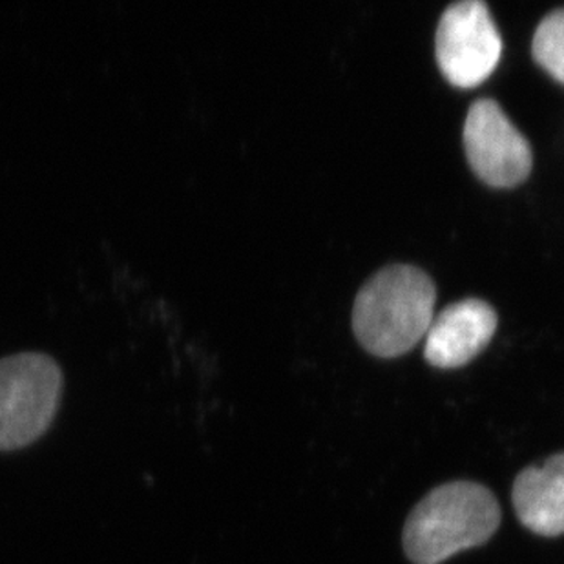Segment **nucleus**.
I'll list each match as a JSON object with an SVG mask.
<instances>
[{"label":"nucleus","mask_w":564,"mask_h":564,"mask_svg":"<svg viewBox=\"0 0 564 564\" xmlns=\"http://www.w3.org/2000/svg\"><path fill=\"white\" fill-rule=\"evenodd\" d=\"M437 289L413 265H391L375 274L352 310L358 341L380 358L402 357L426 336L435 318Z\"/></svg>","instance_id":"f257e3e1"},{"label":"nucleus","mask_w":564,"mask_h":564,"mask_svg":"<svg viewBox=\"0 0 564 564\" xmlns=\"http://www.w3.org/2000/svg\"><path fill=\"white\" fill-rule=\"evenodd\" d=\"M501 524L496 496L475 482H449L411 511L404 550L415 564H441L463 550L488 543Z\"/></svg>","instance_id":"f03ea898"},{"label":"nucleus","mask_w":564,"mask_h":564,"mask_svg":"<svg viewBox=\"0 0 564 564\" xmlns=\"http://www.w3.org/2000/svg\"><path fill=\"white\" fill-rule=\"evenodd\" d=\"M59 364L43 352H17L0 360V452L43 437L63 394Z\"/></svg>","instance_id":"7ed1b4c3"},{"label":"nucleus","mask_w":564,"mask_h":564,"mask_svg":"<svg viewBox=\"0 0 564 564\" xmlns=\"http://www.w3.org/2000/svg\"><path fill=\"white\" fill-rule=\"evenodd\" d=\"M437 63L442 75L457 88L485 83L501 61L502 39L490 10L480 0L452 4L437 30Z\"/></svg>","instance_id":"20e7f679"},{"label":"nucleus","mask_w":564,"mask_h":564,"mask_svg":"<svg viewBox=\"0 0 564 564\" xmlns=\"http://www.w3.org/2000/svg\"><path fill=\"white\" fill-rule=\"evenodd\" d=\"M464 149L475 174L490 187H517L532 172L530 143L491 99H479L469 107Z\"/></svg>","instance_id":"39448f33"},{"label":"nucleus","mask_w":564,"mask_h":564,"mask_svg":"<svg viewBox=\"0 0 564 564\" xmlns=\"http://www.w3.org/2000/svg\"><path fill=\"white\" fill-rule=\"evenodd\" d=\"M497 330V313L482 300H463L433 318L426 333L427 362L441 369L463 368L482 352Z\"/></svg>","instance_id":"423d86ee"},{"label":"nucleus","mask_w":564,"mask_h":564,"mask_svg":"<svg viewBox=\"0 0 564 564\" xmlns=\"http://www.w3.org/2000/svg\"><path fill=\"white\" fill-rule=\"evenodd\" d=\"M519 521L543 538L564 533V453L524 469L513 485Z\"/></svg>","instance_id":"0eeeda50"},{"label":"nucleus","mask_w":564,"mask_h":564,"mask_svg":"<svg viewBox=\"0 0 564 564\" xmlns=\"http://www.w3.org/2000/svg\"><path fill=\"white\" fill-rule=\"evenodd\" d=\"M533 59L564 85V10L544 17L533 35Z\"/></svg>","instance_id":"6e6552de"}]
</instances>
